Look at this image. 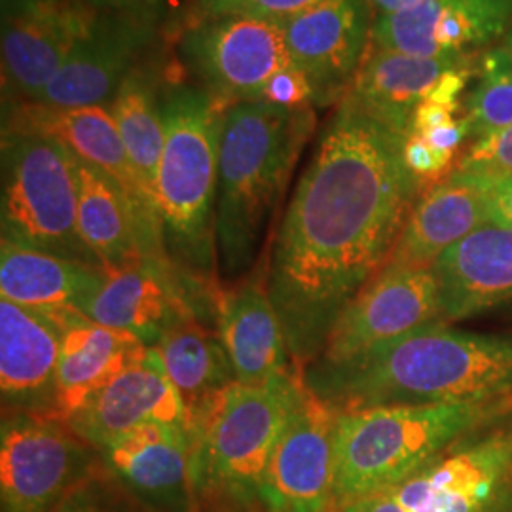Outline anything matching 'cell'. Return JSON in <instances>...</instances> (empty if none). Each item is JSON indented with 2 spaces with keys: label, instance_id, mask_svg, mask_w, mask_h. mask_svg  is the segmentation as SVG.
Returning <instances> with one entry per match:
<instances>
[{
  "label": "cell",
  "instance_id": "30bf717a",
  "mask_svg": "<svg viewBox=\"0 0 512 512\" xmlns=\"http://www.w3.org/2000/svg\"><path fill=\"white\" fill-rule=\"evenodd\" d=\"M437 323H442V306L439 279L433 266H387L340 313L325 348L313 363H348L370 349Z\"/></svg>",
  "mask_w": 512,
  "mask_h": 512
},
{
  "label": "cell",
  "instance_id": "277c9868",
  "mask_svg": "<svg viewBox=\"0 0 512 512\" xmlns=\"http://www.w3.org/2000/svg\"><path fill=\"white\" fill-rule=\"evenodd\" d=\"M304 387L291 365L266 385L226 387L190 427L192 512L266 509L262 490L277 442Z\"/></svg>",
  "mask_w": 512,
  "mask_h": 512
},
{
  "label": "cell",
  "instance_id": "836d02e7",
  "mask_svg": "<svg viewBox=\"0 0 512 512\" xmlns=\"http://www.w3.org/2000/svg\"><path fill=\"white\" fill-rule=\"evenodd\" d=\"M198 19L251 18L287 21L321 0H194Z\"/></svg>",
  "mask_w": 512,
  "mask_h": 512
},
{
  "label": "cell",
  "instance_id": "e575fe53",
  "mask_svg": "<svg viewBox=\"0 0 512 512\" xmlns=\"http://www.w3.org/2000/svg\"><path fill=\"white\" fill-rule=\"evenodd\" d=\"M256 101L277 105L283 109H304L311 107L313 103H325L317 84L298 67H289L274 74L260 90Z\"/></svg>",
  "mask_w": 512,
  "mask_h": 512
},
{
  "label": "cell",
  "instance_id": "9a60e30c",
  "mask_svg": "<svg viewBox=\"0 0 512 512\" xmlns=\"http://www.w3.org/2000/svg\"><path fill=\"white\" fill-rule=\"evenodd\" d=\"M192 439L183 425L145 423L110 440L101 458L129 495L148 511L192 512Z\"/></svg>",
  "mask_w": 512,
  "mask_h": 512
},
{
  "label": "cell",
  "instance_id": "4dcf8cb0",
  "mask_svg": "<svg viewBox=\"0 0 512 512\" xmlns=\"http://www.w3.org/2000/svg\"><path fill=\"white\" fill-rule=\"evenodd\" d=\"M469 139H480L512 126V54L497 46L482 55L480 78L465 99Z\"/></svg>",
  "mask_w": 512,
  "mask_h": 512
},
{
  "label": "cell",
  "instance_id": "cb8c5ba5",
  "mask_svg": "<svg viewBox=\"0 0 512 512\" xmlns=\"http://www.w3.org/2000/svg\"><path fill=\"white\" fill-rule=\"evenodd\" d=\"M86 313L99 325L135 334L150 348L167 327L196 315L171 260H145L109 272Z\"/></svg>",
  "mask_w": 512,
  "mask_h": 512
},
{
  "label": "cell",
  "instance_id": "b9f144b4",
  "mask_svg": "<svg viewBox=\"0 0 512 512\" xmlns=\"http://www.w3.org/2000/svg\"><path fill=\"white\" fill-rule=\"evenodd\" d=\"M503 46H505V48H507V50L512 54V27L511 31L507 33V37H505V44H503Z\"/></svg>",
  "mask_w": 512,
  "mask_h": 512
},
{
  "label": "cell",
  "instance_id": "484cf974",
  "mask_svg": "<svg viewBox=\"0 0 512 512\" xmlns=\"http://www.w3.org/2000/svg\"><path fill=\"white\" fill-rule=\"evenodd\" d=\"M67 423L99 452L110 440L137 425L167 423L188 429L183 403L154 348H150L145 361L103 387Z\"/></svg>",
  "mask_w": 512,
  "mask_h": 512
},
{
  "label": "cell",
  "instance_id": "83f0119b",
  "mask_svg": "<svg viewBox=\"0 0 512 512\" xmlns=\"http://www.w3.org/2000/svg\"><path fill=\"white\" fill-rule=\"evenodd\" d=\"M473 59H429L368 46L346 97L385 126L410 133L412 116L440 76Z\"/></svg>",
  "mask_w": 512,
  "mask_h": 512
},
{
  "label": "cell",
  "instance_id": "5b68a950",
  "mask_svg": "<svg viewBox=\"0 0 512 512\" xmlns=\"http://www.w3.org/2000/svg\"><path fill=\"white\" fill-rule=\"evenodd\" d=\"M512 406V397L478 403L384 404L338 410L330 512L416 475L459 437Z\"/></svg>",
  "mask_w": 512,
  "mask_h": 512
},
{
  "label": "cell",
  "instance_id": "f35d334b",
  "mask_svg": "<svg viewBox=\"0 0 512 512\" xmlns=\"http://www.w3.org/2000/svg\"><path fill=\"white\" fill-rule=\"evenodd\" d=\"M459 105H439V103H431V101H423L420 107L414 112L412 116V126H410V133H429L433 129L448 126L452 122H456V112H458Z\"/></svg>",
  "mask_w": 512,
  "mask_h": 512
},
{
  "label": "cell",
  "instance_id": "74e56055",
  "mask_svg": "<svg viewBox=\"0 0 512 512\" xmlns=\"http://www.w3.org/2000/svg\"><path fill=\"white\" fill-rule=\"evenodd\" d=\"M97 12L107 16L141 19L152 23L162 0H86Z\"/></svg>",
  "mask_w": 512,
  "mask_h": 512
},
{
  "label": "cell",
  "instance_id": "8d00e7d4",
  "mask_svg": "<svg viewBox=\"0 0 512 512\" xmlns=\"http://www.w3.org/2000/svg\"><path fill=\"white\" fill-rule=\"evenodd\" d=\"M471 74H473V61L442 74L435 82V86L431 88V92L427 93L425 101L439 103V105H459V93L467 88Z\"/></svg>",
  "mask_w": 512,
  "mask_h": 512
},
{
  "label": "cell",
  "instance_id": "603a6c76",
  "mask_svg": "<svg viewBox=\"0 0 512 512\" xmlns=\"http://www.w3.org/2000/svg\"><path fill=\"white\" fill-rule=\"evenodd\" d=\"M488 222L492 217L486 188L473 177L452 171L421 190L385 268H431L448 249Z\"/></svg>",
  "mask_w": 512,
  "mask_h": 512
},
{
  "label": "cell",
  "instance_id": "7bdbcfd3",
  "mask_svg": "<svg viewBox=\"0 0 512 512\" xmlns=\"http://www.w3.org/2000/svg\"><path fill=\"white\" fill-rule=\"evenodd\" d=\"M239 512H268L266 509H253V511H239Z\"/></svg>",
  "mask_w": 512,
  "mask_h": 512
},
{
  "label": "cell",
  "instance_id": "e0dca14e",
  "mask_svg": "<svg viewBox=\"0 0 512 512\" xmlns=\"http://www.w3.org/2000/svg\"><path fill=\"white\" fill-rule=\"evenodd\" d=\"M217 332L239 384L266 385L293 365L281 317L268 291L266 264L213 291Z\"/></svg>",
  "mask_w": 512,
  "mask_h": 512
},
{
  "label": "cell",
  "instance_id": "5bb4252c",
  "mask_svg": "<svg viewBox=\"0 0 512 512\" xmlns=\"http://www.w3.org/2000/svg\"><path fill=\"white\" fill-rule=\"evenodd\" d=\"M512 0H425L412 10L374 19L370 46L429 59H475L509 33Z\"/></svg>",
  "mask_w": 512,
  "mask_h": 512
},
{
  "label": "cell",
  "instance_id": "ac0fdd59",
  "mask_svg": "<svg viewBox=\"0 0 512 512\" xmlns=\"http://www.w3.org/2000/svg\"><path fill=\"white\" fill-rule=\"evenodd\" d=\"M59 351L61 329L48 315L0 298L2 414L57 418Z\"/></svg>",
  "mask_w": 512,
  "mask_h": 512
},
{
  "label": "cell",
  "instance_id": "4316f807",
  "mask_svg": "<svg viewBox=\"0 0 512 512\" xmlns=\"http://www.w3.org/2000/svg\"><path fill=\"white\" fill-rule=\"evenodd\" d=\"M150 353L141 338L92 319L61 330L57 365V418L69 421L93 397Z\"/></svg>",
  "mask_w": 512,
  "mask_h": 512
},
{
  "label": "cell",
  "instance_id": "7402d4cb",
  "mask_svg": "<svg viewBox=\"0 0 512 512\" xmlns=\"http://www.w3.org/2000/svg\"><path fill=\"white\" fill-rule=\"evenodd\" d=\"M152 23L122 16H101L35 103L61 109L103 107L110 103L133 61L147 46Z\"/></svg>",
  "mask_w": 512,
  "mask_h": 512
},
{
  "label": "cell",
  "instance_id": "4fadbf2b",
  "mask_svg": "<svg viewBox=\"0 0 512 512\" xmlns=\"http://www.w3.org/2000/svg\"><path fill=\"white\" fill-rule=\"evenodd\" d=\"M338 410L308 384L300 391L262 490L268 512H330Z\"/></svg>",
  "mask_w": 512,
  "mask_h": 512
},
{
  "label": "cell",
  "instance_id": "44dd1931",
  "mask_svg": "<svg viewBox=\"0 0 512 512\" xmlns=\"http://www.w3.org/2000/svg\"><path fill=\"white\" fill-rule=\"evenodd\" d=\"M107 279L101 266L0 241V296L48 315L59 329L88 321V306Z\"/></svg>",
  "mask_w": 512,
  "mask_h": 512
},
{
  "label": "cell",
  "instance_id": "ba28073f",
  "mask_svg": "<svg viewBox=\"0 0 512 512\" xmlns=\"http://www.w3.org/2000/svg\"><path fill=\"white\" fill-rule=\"evenodd\" d=\"M344 512H512V406Z\"/></svg>",
  "mask_w": 512,
  "mask_h": 512
},
{
  "label": "cell",
  "instance_id": "3957f363",
  "mask_svg": "<svg viewBox=\"0 0 512 512\" xmlns=\"http://www.w3.org/2000/svg\"><path fill=\"white\" fill-rule=\"evenodd\" d=\"M313 128L311 107L243 101L222 112L215 238L224 275L241 277L253 264Z\"/></svg>",
  "mask_w": 512,
  "mask_h": 512
},
{
  "label": "cell",
  "instance_id": "ffe728a7",
  "mask_svg": "<svg viewBox=\"0 0 512 512\" xmlns=\"http://www.w3.org/2000/svg\"><path fill=\"white\" fill-rule=\"evenodd\" d=\"M78 230L103 270L116 272L145 260H171L158 234L126 190L105 171L74 156Z\"/></svg>",
  "mask_w": 512,
  "mask_h": 512
},
{
  "label": "cell",
  "instance_id": "d6a6232c",
  "mask_svg": "<svg viewBox=\"0 0 512 512\" xmlns=\"http://www.w3.org/2000/svg\"><path fill=\"white\" fill-rule=\"evenodd\" d=\"M131 499L128 490L103 465L65 495L52 512H137L129 507Z\"/></svg>",
  "mask_w": 512,
  "mask_h": 512
},
{
  "label": "cell",
  "instance_id": "d6986e66",
  "mask_svg": "<svg viewBox=\"0 0 512 512\" xmlns=\"http://www.w3.org/2000/svg\"><path fill=\"white\" fill-rule=\"evenodd\" d=\"M8 131L55 139L80 160L105 171L126 190L148 226L162 234L158 209L131 164L120 129L107 107L61 109L31 101L16 110L8 122Z\"/></svg>",
  "mask_w": 512,
  "mask_h": 512
},
{
  "label": "cell",
  "instance_id": "7a4b0ae2",
  "mask_svg": "<svg viewBox=\"0 0 512 512\" xmlns=\"http://www.w3.org/2000/svg\"><path fill=\"white\" fill-rule=\"evenodd\" d=\"M304 382L336 410L507 399L512 397V340L437 323L348 363H311L304 368Z\"/></svg>",
  "mask_w": 512,
  "mask_h": 512
},
{
  "label": "cell",
  "instance_id": "8992f818",
  "mask_svg": "<svg viewBox=\"0 0 512 512\" xmlns=\"http://www.w3.org/2000/svg\"><path fill=\"white\" fill-rule=\"evenodd\" d=\"M165 143L156 177V207L169 258L211 294L220 281L217 192L222 114L205 90L179 88L162 107Z\"/></svg>",
  "mask_w": 512,
  "mask_h": 512
},
{
  "label": "cell",
  "instance_id": "60d3db41",
  "mask_svg": "<svg viewBox=\"0 0 512 512\" xmlns=\"http://www.w3.org/2000/svg\"><path fill=\"white\" fill-rule=\"evenodd\" d=\"M368 2H370L374 19H378L403 14L406 10H412L414 6H418L425 0H368Z\"/></svg>",
  "mask_w": 512,
  "mask_h": 512
},
{
  "label": "cell",
  "instance_id": "ab89813d",
  "mask_svg": "<svg viewBox=\"0 0 512 512\" xmlns=\"http://www.w3.org/2000/svg\"><path fill=\"white\" fill-rule=\"evenodd\" d=\"M478 183L486 188L492 222L512 228V177L501 179V181H490V183L486 181H478Z\"/></svg>",
  "mask_w": 512,
  "mask_h": 512
},
{
  "label": "cell",
  "instance_id": "6da1fadb",
  "mask_svg": "<svg viewBox=\"0 0 512 512\" xmlns=\"http://www.w3.org/2000/svg\"><path fill=\"white\" fill-rule=\"evenodd\" d=\"M404 139L348 99L321 131L266 266L293 365L321 355L340 313L397 245L421 194Z\"/></svg>",
  "mask_w": 512,
  "mask_h": 512
},
{
  "label": "cell",
  "instance_id": "f1b7e54d",
  "mask_svg": "<svg viewBox=\"0 0 512 512\" xmlns=\"http://www.w3.org/2000/svg\"><path fill=\"white\" fill-rule=\"evenodd\" d=\"M154 351L183 403L190 433L211 401L238 382L232 361L219 332L205 327L196 315L167 327Z\"/></svg>",
  "mask_w": 512,
  "mask_h": 512
},
{
  "label": "cell",
  "instance_id": "52a82bcc",
  "mask_svg": "<svg viewBox=\"0 0 512 512\" xmlns=\"http://www.w3.org/2000/svg\"><path fill=\"white\" fill-rule=\"evenodd\" d=\"M2 238L101 266L80 236L73 152L59 141L4 131Z\"/></svg>",
  "mask_w": 512,
  "mask_h": 512
},
{
  "label": "cell",
  "instance_id": "d590c367",
  "mask_svg": "<svg viewBox=\"0 0 512 512\" xmlns=\"http://www.w3.org/2000/svg\"><path fill=\"white\" fill-rule=\"evenodd\" d=\"M404 162L420 181L421 190L448 177L458 164L456 156L431 147L416 133H408L404 139Z\"/></svg>",
  "mask_w": 512,
  "mask_h": 512
},
{
  "label": "cell",
  "instance_id": "7c38bea8",
  "mask_svg": "<svg viewBox=\"0 0 512 512\" xmlns=\"http://www.w3.org/2000/svg\"><path fill=\"white\" fill-rule=\"evenodd\" d=\"M99 18L86 0H4L2 67L12 90L35 101Z\"/></svg>",
  "mask_w": 512,
  "mask_h": 512
},
{
  "label": "cell",
  "instance_id": "9c48e42d",
  "mask_svg": "<svg viewBox=\"0 0 512 512\" xmlns=\"http://www.w3.org/2000/svg\"><path fill=\"white\" fill-rule=\"evenodd\" d=\"M103 465L101 452L74 433L67 421L2 414V512H52Z\"/></svg>",
  "mask_w": 512,
  "mask_h": 512
},
{
  "label": "cell",
  "instance_id": "1f68e13d",
  "mask_svg": "<svg viewBox=\"0 0 512 512\" xmlns=\"http://www.w3.org/2000/svg\"><path fill=\"white\" fill-rule=\"evenodd\" d=\"M454 171L486 183L512 177V126L473 141Z\"/></svg>",
  "mask_w": 512,
  "mask_h": 512
},
{
  "label": "cell",
  "instance_id": "8fae6325",
  "mask_svg": "<svg viewBox=\"0 0 512 512\" xmlns=\"http://www.w3.org/2000/svg\"><path fill=\"white\" fill-rule=\"evenodd\" d=\"M186 63L209 92L228 101H256L266 82L294 67L283 21L198 19L181 40Z\"/></svg>",
  "mask_w": 512,
  "mask_h": 512
},
{
  "label": "cell",
  "instance_id": "d4e9b609",
  "mask_svg": "<svg viewBox=\"0 0 512 512\" xmlns=\"http://www.w3.org/2000/svg\"><path fill=\"white\" fill-rule=\"evenodd\" d=\"M442 323L512 304V228L488 222L448 249L433 266Z\"/></svg>",
  "mask_w": 512,
  "mask_h": 512
},
{
  "label": "cell",
  "instance_id": "2e32d148",
  "mask_svg": "<svg viewBox=\"0 0 512 512\" xmlns=\"http://www.w3.org/2000/svg\"><path fill=\"white\" fill-rule=\"evenodd\" d=\"M372 25L368 0H321L283 21L294 67L317 84L325 103L353 82L370 46Z\"/></svg>",
  "mask_w": 512,
  "mask_h": 512
},
{
  "label": "cell",
  "instance_id": "f546056e",
  "mask_svg": "<svg viewBox=\"0 0 512 512\" xmlns=\"http://www.w3.org/2000/svg\"><path fill=\"white\" fill-rule=\"evenodd\" d=\"M109 110L129 160L156 205V177L165 143L164 112L147 74L131 71L110 101Z\"/></svg>",
  "mask_w": 512,
  "mask_h": 512
}]
</instances>
